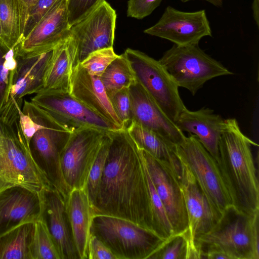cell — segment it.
Listing matches in <instances>:
<instances>
[{"label":"cell","mask_w":259,"mask_h":259,"mask_svg":"<svg viewBox=\"0 0 259 259\" xmlns=\"http://www.w3.org/2000/svg\"><path fill=\"white\" fill-rule=\"evenodd\" d=\"M109 134L94 214L125 219L156 235L142 150L125 128Z\"/></svg>","instance_id":"obj_1"},{"label":"cell","mask_w":259,"mask_h":259,"mask_svg":"<svg viewBox=\"0 0 259 259\" xmlns=\"http://www.w3.org/2000/svg\"><path fill=\"white\" fill-rule=\"evenodd\" d=\"M252 146L235 118L224 120L218 161L233 207L251 214L259 211V184Z\"/></svg>","instance_id":"obj_2"},{"label":"cell","mask_w":259,"mask_h":259,"mask_svg":"<svg viewBox=\"0 0 259 259\" xmlns=\"http://www.w3.org/2000/svg\"><path fill=\"white\" fill-rule=\"evenodd\" d=\"M19 122L35 161L66 201L70 190L62 175L60 155L71 132L26 100L19 111Z\"/></svg>","instance_id":"obj_3"},{"label":"cell","mask_w":259,"mask_h":259,"mask_svg":"<svg viewBox=\"0 0 259 259\" xmlns=\"http://www.w3.org/2000/svg\"><path fill=\"white\" fill-rule=\"evenodd\" d=\"M14 186L38 192L54 187L33 158L19 118L9 123L0 117V191Z\"/></svg>","instance_id":"obj_4"},{"label":"cell","mask_w":259,"mask_h":259,"mask_svg":"<svg viewBox=\"0 0 259 259\" xmlns=\"http://www.w3.org/2000/svg\"><path fill=\"white\" fill-rule=\"evenodd\" d=\"M258 219L259 211L246 214L228 209L211 231L197 239L200 258L202 249L212 248L230 259H259Z\"/></svg>","instance_id":"obj_5"},{"label":"cell","mask_w":259,"mask_h":259,"mask_svg":"<svg viewBox=\"0 0 259 259\" xmlns=\"http://www.w3.org/2000/svg\"><path fill=\"white\" fill-rule=\"evenodd\" d=\"M91 233L117 259H148L165 241L128 220L101 214H93Z\"/></svg>","instance_id":"obj_6"},{"label":"cell","mask_w":259,"mask_h":259,"mask_svg":"<svg viewBox=\"0 0 259 259\" xmlns=\"http://www.w3.org/2000/svg\"><path fill=\"white\" fill-rule=\"evenodd\" d=\"M158 61L178 87L187 89L193 96L207 81L233 74L198 45L174 44Z\"/></svg>","instance_id":"obj_7"},{"label":"cell","mask_w":259,"mask_h":259,"mask_svg":"<svg viewBox=\"0 0 259 259\" xmlns=\"http://www.w3.org/2000/svg\"><path fill=\"white\" fill-rule=\"evenodd\" d=\"M176 154L189 168L213 208L222 215L233 207L218 163L191 134L176 145Z\"/></svg>","instance_id":"obj_8"},{"label":"cell","mask_w":259,"mask_h":259,"mask_svg":"<svg viewBox=\"0 0 259 259\" xmlns=\"http://www.w3.org/2000/svg\"><path fill=\"white\" fill-rule=\"evenodd\" d=\"M124 54L138 81L175 123L186 108L180 96L178 86L158 60L130 48Z\"/></svg>","instance_id":"obj_9"},{"label":"cell","mask_w":259,"mask_h":259,"mask_svg":"<svg viewBox=\"0 0 259 259\" xmlns=\"http://www.w3.org/2000/svg\"><path fill=\"white\" fill-rule=\"evenodd\" d=\"M107 133L83 128L71 133L60 155L62 175L70 191L85 189L91 169Z\"/></svg>","instance_id":"obj_10"},{"label":"cell","mask_w":259,"mask_h":259,"mask_svg":"<svg viewBox=\"0 0 259 259\" xmlns=\"http://www.w3.org/2000/svg\"><path fill=\"white\" fill-rule=\"evenodd\" d=\"M30 101L71 133L83 128H94L106 132L121 130L69 93L40 92L31 98Z\"/></svg>","instance_id":"obj_11"},{"label":"cell","mask_w":259,"mask_h":259,"mask_svg":"<svg viewBox=\"0 0 259 259\" xmlns=\"http://www.w3.org/2000/svg\"><path fill=\"white\" fill-rule=\"evenodd\" d=\"M180 162L178 177L188 219V259L200 258L197 239L211 231L222 215L211 205L188 166Z\"/></svg>","instance_id":"obj_12"},{"label":"cell","mask_w":259,"mask_h":259,"mask_svg":"<svg viewBox=\"0 0 259 259\" xmlns=\"http://www.w3.org/2000/svg\"><path fill=\"white\" fill-rule=\"evenodd\" d=\"M156 191L172 228L174 235H188V219L178 174L180 168L159 161L142 150Z\"/></svg>","instance_id":"obj_13"},{"label":"cell","mask_w":259,"mask_h":259,"mask_svg":"<svg viewBox=\"0 0 259 259\" xmlns=\"http://www.w3.org/2000/svg\"><path fill=\"white\" fill-rule=\"evenodd\" d=\"M116 18L115 11L103 0L70 27V34L76 45L78 63L93 52L113 48Z\"/></svg>","instance_id":"obj_14"},{"label":"cell","mask_w":259,"mask_h":259,"mask_svg":"<svg viewBox=\"0 0 259 259\" xmlns=\"http://www.w3.org/2000/svg\"><path fill=\"white\" fill-rule=\"evenodd\" d=\"M52 51L31 56L17 54V64L9 100L0 113L2 119L14 120L18 118L23 98L42 90Z\"/></svg>","instance_id":"obj_15"},{"label":"cell","mask_w":259,"mask_h":259,"mask_svg":"<svg viewBox=\"0 0 259 259\" xmlns=\"http://www.w3.org/2000/svg\"><path fill=\"white\" fill-rule=\"evenodd\" d=\"M144 32L179 46L198 45L202 37L212 36L204 10L187 12L171 6H167L158 21Z\"/></svg>","instance_id":"obj_16"},{"label":"cell","mask_w":259,"mask_h":259,"mask_svg":"<svg viewBox=\"0 0 259 259\" xmlns=\"http://www.w3.org/2000/svg\"><path fill=\"white\" fill-rule=\"evenodd\" d=\"M66 0H59L16 48L20 56L53 50L69 34Z\"/></svg>","instance_id":"obj_17"},{"label":"cell","mask_w":259,"mask_h":259,"mask_svg":"<svg viewBox=\"0 0 259 259\" xmlns=\"http://www.w3.org/2000/svg\"><path fill=\"white\" fill-rule=\"evenodd\" d=\"M130 122L152 131L176 145L186 136L165 115L143 85L137 81L129 87Z\"/></svg>","instance_id":"obj_18"},{"label":"cell","mask_w":259,"mask_h":259,"mask_svg":"<svg viewBox=\"0 0 259 259\" xmlns=\"http://www.w3.org/2000/svg\"><path fill=\"white\" fill-rule=\"evenodd\" d=\"M44 190L38 192L14 186L0 191V235L41 217Z\"/></svg>","instance_id":"obj_19"},{"label":"cell","mask_w":259,"mask_h":259,"mask_svg":"<svg viewBox=\"0 0 259 259\" xmlns=\"http://www.w3.org/2000/svg\"><path fill=\"white\" fill-rule=\"evenodd\" d=\"M70 94L119 128H124L113 109L100 77L90 74L80 63L73 69Z\"/></svg>","instance_id":"obj_20"},{"label":"cell","mask_w":259,"mask_h":259,"mask_svg":"<svg viewBox=\"0 0 259 259\" xmlns=\"http://www.w3.org/2000/svg\"><path fill=\"white\" fill-rule=\"evenodd\" d=\"M42 218L53 236L61 259H78L66 210V201L54 187L45 189Z\"/></svg>","instance_id":"obj_21"},{"label":"cell","mask_w":259,"mask_h":259,"mask_svg":"<svg viewBox=\"0 0 259 259\" xmlns=\"http://www.w3.org/2000/svg\"><path fill=\"white\" fill-rule=\"evenodd\" d=\"M224 123V120L220 115L205 108L195 111L186 108L175 122L182 132H187L195 136L217 162L219 142Z\"/></svg>","instance_id":"obj_22"},{"label":"cell","mask_w":259,"mask_h":259,"mask_svg":"<svg viewBox=\"0 0 259 259\" xmlns=\"http://www.w3.org/2000/svg\"><path fill=\"white\" fill-rule=\"evenodd\" d=\"M66 210L79 258L87 259L94 212L85 189L70 191L66 200Z\"/></svg>","instance_id":"obj_23"},{"label":"cell","mask_w":259,"mask_h":259,"mask_svg":"<svg viewBox=\"0 0 259 259\" xmlns=\"http://www.w3.org/2000/svg\"><path fill=\"white\" fill-rule=\"evenodd\" d=\"M77 64L76 45L69 30V34L52 51L44 85L40 92L70 94L73 69Z\"/></svg>","instance_id":"obj_24"},{"label":"cell","mask_w":259,"mask_h":259,"mask_svg":"<svg viewBox=\"0 0 259 259\" xmlns=\"http://www.w3.org/2000/svg\"><path fill=\"white\" fill-rule=\"evenodd\" d=\"M125 129L139 148L159 161L176 168L180 166L176 145L134 121H131Z\"/></svg>","instance_id":"obj_25"},{"label":"cell","mask_w":259,"mask_h":259,"mask_svg":"<svg viewBox=\"0 0 259 259\" xmlns=\"http://www.w3.org/2000/svg\"><path fill=\"white\" fill-rule=\"evenodd\" d=\"M35 222L20 225L0 235V259H31Z\"/></svg>","instance_id":"obj_26"},{"label":"cell","mask_w":259,"mask_h":259,"mask_svg":"<svg viewBox=\"0 0 259 259\" xmlns=\"http://www.w3.org/2000/svg\"><path fill=\"white\" fill-rule=\"evenodd\" d=\"M107 96L129 87L137 81L135 73L124 54L118 56L100 76Z\"/></svg>","instance_id":"obj_27"},{"label":"cell","mask_w":259,"mask_h":259,"mask_svg":"<svg viewBox=\"0 0 259 259\" xmlns=\"http://www.w3.org/2000/svg\"><path fill=\"white\" fill-rule=\"evenodd\" d=\"M1 39L15 49L22 40L19 9L15 0H0Z\"/></svg>","instance_id":"obj_28"},{"label":"cell","mask_w":259,"mask_h":259,"mask_svg":"<svg viewBox=\"0 0 259 259\" xmlns=\"http://www.w3.org/2000/svg\"><path fill=\"white\" fill-rule=\"evenodd\" d=\"M30 252L31 259H61L53 236L42 217L35 222Z\"/></svg>","instance_id":"obj_29"},{"label":"cell","mask_w":259,"mask_h":259,"mask_svg":"<svg viewBox=\"0 0 259 259\" xmlns=\"http://www.w3.org/2000/svg\"><path fill=\"white\" fill-rule=\"evenodd\" d=\"M17 64L16 50L0 38V113L8 101Z\"/></svg>","instance_id":"obj_30"},{"label":"cell","mask_w":259,"mask_h":259,"mask_svg":"<svg viewBox=\"0 0 259 259\" xmlns=\"http://www.w3.org/2000/svg\"><path fill=\"white\" fill-rule=\"evenodd\" d=\"M110 132L107 133L105 135L101 148L91 169L87 181L85 190L92 208L97 197L108 154L111 140Z\"/></svg>","instance_id":"obj_31"},{"label":"cell","mask_w":259,"mask_h":259,"mask_svg":"<svg viewBox=\"0 0 259 259\" xmlns=\"http://www.w3.org/2000/svg\"><path fill=\"white\" fill-rule=\"evenodd\" d=\"M148 259H188L187 236L174 235L165 240Z\"/></svg>","instance_id":"obj_32"},{"label":"cell","mask_w":259,"mask_h":259,"mask_svg":"<svg viewBox=\"0 0 259 259\" xmlns=\"http://www.w3.org/2000/svg\"><path fill=\"white\" fill-rule=\"evenodd\" d=\"M117 56L113 48H106L91 53L79 63L90 74L100 77Z\"/></svg>","instance_id":"obj_33"},{"label":"cell","mask_w":259,"mask_h":259,"mask_svg":"<svg viewBox=\"0 0 259 259\" xmlns=\"http://www.w3.org/2000/svg\"><path fill=\"white\" fill-rule=\"evenodd\" d=\"M116 115L126 128L130 123L131 100L128 88H124L108 96Z\"/></svg>","instance_id":"obj_34"},{"label":"cell","mask_w":259,"mask_h":259,"mask_svg":"<svg viewBox=\"0 0 259 259\" xmlns=\"http://www.w3.org/2000/svg\"><path fill=\"white\" fill-rule=\"evenodd\" d=\"M103 0H66L68 22L72 26L87 16Z\"/></svg>","instance_id":"obj_35"},{"label":"cell","mask_w":259,"mask_h":259,"mask_svg":"<svg viewBox=\"0 0 259 259\" xmlns=\"http://www.w3.org/2000/svg\"><path fill=\"white\" fill-rule=\"evenodd\" d=\"M58 1L37 0L36 1L27 15L22 40L29 33L34 26Z\"/></svg>","instance_id":"obj_36"},{"label":"cell","mask_w":259,"mask_h":259,"mask_svg":"<svg viewBox=\"0 0 259 259\" xmlns=\"http://www.w3.org/2000/svg\"><path fill=\"white\" fill-rule=\"evenodd\" d=\"M162 0H129L127 16L142 19L150 15Z\"/></svg>","instance_id":"obj_37"},{"label":"cell","mask_w":259,"mask_h":259,"mask_svg":"<svg viewBox=\"0 0 259 259\" xmlns=\"http://www.w3.org/2000/svg\"><path fill=\"white\" fill-rule=\"evenodd\" d=\"M88 259H117L98 238L91 233L89 242Z\"/></svg>","instance_id":"obj_38"},{"label":"cell","mask_w":259,"mask_h":259,"mask_svg":"<svg viewBox=\"0 0 259 259\" xmlns=\"http://www.w3.org/2000/svg\"><path fill=\"white\" fill-rule=\"evenodd\" d=\"M36 1L15 0L19 9L20 28L22 35L28 13Z\"/></svg>","instance_id":"obj_39"},{"label":"cell","mask_w":259,"mask_h":259,"mask_svg":"<svg viewBox=\"0 0 259 259\" xmlns=\"http://www.w3.org/2000/svg\"><path fill=\"white\" fill-rule=\"evenodd\" d=\"M253 16L257 27H259V0H253L252 4Z\"/></svg>","instance_id":"obj_40"},{"label":"cell","mask_w":259,"mask_h":259,"mask_svg":"<svg viewBox=\"0 0 259 259\" xmlns=\"http://www.w3.org/2000/svg\"><path fill=\"white\" fill-rule=\"evenodd\" d=\"M183 3H186L190 1H193V0H180ZM206 1L211 4L213 5L214 6L219 7H221L223 5V1L222 0H202Z\"/></svg>","instance_id":"obj_41"},{"label":"cell","mask_w":259,"mask_h":259,"mask_svg":"<svg viewBox=\"0 0 259 259\" xmlns=\"http://www.w3.org/2000/svg\"><path fill=\"white\" fill-rule=\"evenodd\" d=\"M1 34H2V28H1V18H0V38H1Z\"/></svg>","instance_id":"obj_42"}]
</instances>
